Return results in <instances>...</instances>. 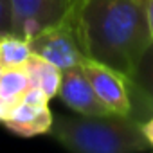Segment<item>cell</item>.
<instances>
[{"label": "cell", "mask_w": 153, "mask_h": 153, "mask_svg": "<svg viewBox=\"0 0 153 153\" xmlns=\"http://www.w3.org/2000/svg\"><path fill=\"white\" fill-rule=\"evenodd\" d=\"M29 87H31L29 76H27V72L22 65L4 68L2 76H0V96L7 103H11L13 106L24 97V94Z\"/></svg>", "instance_id": "obj_11"}, {"label": "cell", "mask_w": 153, "mask_h": 153, "mask_svg": "<svg viewBox=\"0 0 153 153\" xmlns=\"http://www.w3.org/2000/svg\"><path fill=\"white\" fill-rule=\"evenodd\" d=\"M0 36H2V33H0Z\"/></svg>", "instance_id": "obj_18"}, {"label": "cell", "mask_w": 153, "mask_h": 153, "mask_svg": "<svg viewBox=\"0 0 153 153\" xmlns=\"http://www.w3.org/2000/svg\"><path fill=\"white\" fill-rule=\"evenodd\" d=\"M81 67L87 74V78L90 79L97 97L105 103L110 114L130 117L131 99H130V81L126 76L90 58H85Z\"/></svg>", "instance_id": "obj_5"}, {"label": "cell", "mask_w": 153, "mask_h": 153, "mask_svg": "<svg viewBox=\"0 0 153 153\" xmlns=\"http://www.w3.org/2000/svg\"><path fill=\"white\" fill-rule=\"evenodd\" d=\"M79 2H83V0H76V4H78V6H79ZM78 6H76V7H78Z\"/></svg>", "instance_id": "obj_17"}, {"label": "cell", "mask_w": 153, "mask_h": 153, "mask_svg": "<svg viewBox=\"0 0 153 153\" xmlns=\"http://www.w3.org/2000/svg\"><path fill=\"white\" fill-rule=\"evenodd\" d=\"M52 121H54V117L49 110V105H36V103L20 99L9 110V114L2 121V124L11 133L29 139V137L49 133L52 128Z\"/></svg>", "instance_id": "obj_8"}, {"label": "cell", "mask_w": 153, "mask_h": 153, "mask_svg": "<svg viewBox=\"0 0 153 153\" xmlns=\"http://www.w3.org/2000/svg\"><path fill=\"white\" fill-rule=\"evenodd\" d=\"M13 108V105L11 103H7L2 96H0V123H2L6 117H7V114H9V110Z\"/></svg>", "instance_id": "obj_14"}, {"label": "cell", "mask_w": 153, "mask_h": 153, "mask_svg": "<svg viewBox=\"0 0 153 153\" xmlns=\"http://www.w3.org/2000/svg\"><path fill=\"white\" fill-rule=\"evenodd\" d=\"M0 33H13L9 0H0Z\"/></svg>", "instance_id": "obj_12"}, {"label": "cell", "mask_w": 153, "mask_h": 153, "mask_svg": "<svg viewBox=\"0 0 153 153\" xmlns=\"http://www.w3.org/2000/svg\"><path fill=\"white\" fill-rule=\"evenodd\" d=\"M76 22L87 58L124 74H133L151 45L146 0H83Z\"/></svg>", "instance_id": "obj_1"}, {"label": "cell", "mask_w": 153, "mask_h": 153, "mask_svg": "<svg viewBox=\"0 0 153 153\" xmlns=\"http://www.w3.org/2000/svg\"><path fill=\"white\" fill-rule=\"evenodd\" d=\"M29 38L15 33H2L0 36V65L4 68L20 67L31 54Z\"/></svg>", "instance_id": "obj_10"}, {"label": "cell", "mask_w": 153, "mask_h": 153, "mask_svg": "<svg viewBox=\"0 0 153 153\" xmlns=\"http://www.w3.org/2000/svg\"><path fill=\"white\" fill-rule=\"evenodd\" d=\"M29 45L34 54L49 59L52 65H56L61 70L81 65L87 58L78 31L76 15L31 36Z\"/></svg>", "instance_id": "obj_3"}, {"label": "cell", "mask_w": 153, "mask_h": 153, "mask_svg": "<svg viewBox=\"0 0 153 153\" xmlns=\"http://www.w3.org/2000/svg\"><path fill=\"white\" fill-rule=\"evenodd\" d=\"M58 97L81 115H110V110L97 97L81 65L63 70Z\"/></svg>", "instance_id": "obj_6"}, {"label": "cell", "mask_w": 153, "mask_h": 153, "mask_svg": "<svg viewBox=\"0 0 153 153\" xmlns=\"http://www.w3.org/2000/svg\"><path fill=\"white\" fill-rule=\"evenodd\" d=\"M29 76V83L31 87H38L42 88L49 99H52L54 96H58V90H59V83H61V74L63 70L58 68L56 65H52L49 59L31 52L29 58L24 61L22 65Z\"/></svg>", "instance_id": "obj_9"}, {"label": "cell", "mask_w": 153, "mask_h": 153, "mask_svg": "<svg viewBox=\"0 0 153 153\" xmlns=\"http://www.w3.org/2000/svg\"><path fill=\"white\" fill-rule=\"evenodd\" d=\"M146 9H148V22H149V31L153 38V0H146Z\"/></svg>", "instance_id": "obj_15"}, {"label": "cell", "mask_w": 153, "mask_h": 153, "mask_svg": "<svg viewBox=\"0 0 153 153\" xmlns=\"http://www.w3.org/2000/svg\"><path fill=\"white\" fill-rule=\"evenodd\" d=\"M76 0H9L13 33L31 38L76 15Z\"/></svg>", "instance_id": "obj_4"}, {"label": "cell", "mask_w": 153, "mask_h": 153, "mask_svg": "<svg viewBox=\"0 0 153 153\" xmlns=\"http://www.w3.org/2000/svg\"><path fill=\"white\" fill-rule=\"evenodd\" d=\"M2 72H4V67H2V65H0V76H2Z\"/></svg>", "instance_id": "obj_16"}, {"label": "cell", "mask_w": 153, "mask_h": 153, "mask_svg": "<svg viewBox=\"0 0 153 153\" xmlns=\"http://www.w3.org/2000/svg\"><path fill=\"white\" fill-rule=\"evenodd\" d=\"M140 130H142V133H144L149 148H153V115L149 119H146L144 123H140Z\"/></svg>", "instance_id": "obj_13"}, {"label": "cell", "mask_w": 153, "mask_h": 153, "mask_svg": "<svg viewBox=\"0 0 153 153\" xmlns=\"http://www.w3.org/2000/svg\"><path fill=\"white\" fill-rule=\"evenodd\" d=\"M128 81L131 99L130 117L137 123H144L153 115V42L142 54Z\"/></svg>", "instance_id": "obj_7"}, {"label": "cell", "mask_w": 153, "mask_h": 153, "mask_svg": "<svg viewBox=\"0 0 153 153\" xmlns=\"http://www.w3.org/2000/svg\"><path fill=\"white\" fill-rule=\"evenodd\" d=\"M76 153H135L149 149L140 123L128 115H59L49 131Z\"/></svg>", "instance_id": "obj_2"}]
</instances>
